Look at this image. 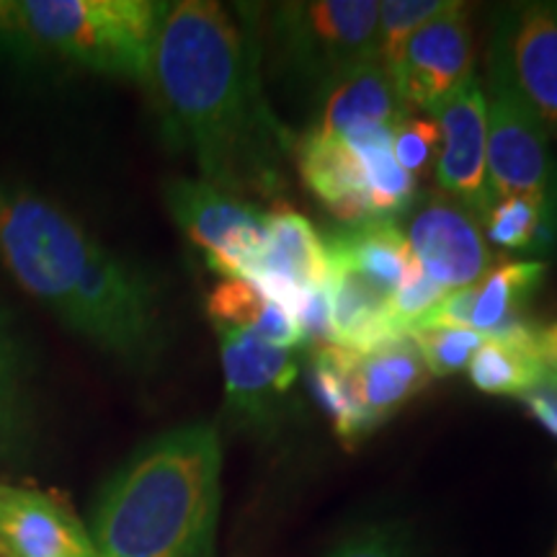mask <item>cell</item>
<instances>
[{
  "mask_svg": "<svg viewBox=\"0 0 557 557\" xmlns=\"http://www.w3.org/2000/svg\"><path fill=\"white\" fill-rule=\"evenodd\" d=\"M325 297H329L333 346L357 354H372L393 341L406 338L389 310V295L331 256Z\"/></svg>",
  "mask_w": 557,
  "mask_h": 557,
  "instance_id": "2e32d148",
  "label": "cell"
},
{
  "mask_svg": "<svg viewBox=\"0 0 557 557\" xmlns=\"http://www.w3.org/2000/svg\"><path fill=\"white\" fill-rule=\"evenodd\" d=\"M393 156L410 176H423L438 156V127L434 116H406L393 129Z\"/></svg>",
  "mask_w": 557,
  "mask_h": 557,
  "instance_id": "4dcf8cb0",
  "label": "cell"
},
{
  "mask_svg": "<svg viewBox=\"0 0 557 557\" xmlns=\"http://www.w3.org/2000/svg\"><path fill=\"white\" fill-rule=\"evenodd\" d=\"M292 152L302 184L333 218L346 227L372 220L361 165L344 139L305 129Z\"/></svg>",
  "mask_w": 557,
  "mask_h": 557,
  "instance_id": "e0dca14e",
  "label": "cell"
},
{
  "mask_svg": "<svg viewBox=\"0 0 557 557\" xmlns=\"http://www.w3.org/2000/svg\"><path fill=\"white\" fill-rule=\"evenodd\" d=\"M468 372L470 382L480 393L519 398L542 377L545 367L540 364V359L529 357L524 351L483 338V346L470 359Z\"/></svg>",
  "mask_w": 557,
  "mask_h": 557,
  "instance_id": "484cf974",
  "label": "cell"
},
{
  "mask_svg": "<svg viewBox=\"0 0 557 557\" xmlns=\"http://www.w3.org/2000/svg\"><path fill=\"white\" fill-rule=\"evenodd\" d=\"M329 557H406V547L400 545L398 534L374 527L351 534Z\"/></svg>",
  "mask_w": 557,
  "mask_h": 557,
  "instance_id": "1f68e13d",
  "label": "cell"
},
{
  "mask_svg": "<svg viewBox=\"0 0 557 557\" xmlns=\"http://www.w3.org/2000/svg\"><path fill=\"white\" fill-rule=\"evenodd\" d=\"M37 434L34 359L13 312L0 302V457L29 455Z\"/></svg>",
  "mask_w": 557,
  "mask_h": 557,
  "instance_id": "ac0fdd59",
  "label": "cell"
},
{
  "mask_svg": "<svg viewBox=\"0 0 557 557\" xmlns=\"http://www.w3.org/2000/svg\"><path fill=\"white\" fill-rule=\"evenodd\" d=\"M408 338L416 344L431 377H451L462 372L483 346V336L470 329H431Z\"/></svg>",
  "mask_w": 557,
  "mask_h": 557,
  "instance_id": "4316f807",
  "label": "cell"
},
{
  "mask_svg": "<svg viewBox=\"0 0 557 557\" xmlns=\"http://www.w3.org/2000/svg\"><path fill=\"white\" fill-rule=\"evenodd\" d=\"M553 557H557V545H555V553H553Z\"/></svg>",
  "mask_w": 557,
  "mask_h": 557,
  "instance_id": "836d02e7",
  "label": "cell"
},
{
  "mask_svg": "<svg viewBox=\"0 0 557 557\" xmlns=\"http://www.w3.org/2000/svg\"><path fill=\"white\" fill-rule=\"evenodd\" d=\"M341 139L361 165L372 220L398 222L416 205V178L403 171L393 156V129L367 124Z\"/></svg>",
  "mask_w": 557,
  "mask_h": 557,
  "instance_id": "7402d4cb",
  "label": "cell"
},
{
  "mask_svg": "<svg viewBox=\"0 0 557 557\" xmlns=\"http://www.w3.org/2000/svg\"><path fill=\"white\" fill-rule=\"evenodd\" d=\"M438 127L436 178L444 194L470 207L480 220L487 194V101L480 78H470L429 111Z\"/></svg>",
  "mask_w": 557,
  "mask_h": 557,
  "instance_id": "4fadbf2b",
  "label": "cell"
},
{
  "mask_svg": "<svg viewBox=\"0 0 557 557\" xmlns=\"http://www.w3.org/2000/svg\"><path fill=\"white\" fill-rule=\"evenodd\" d=\"M487 65L504 75L547 137H557V0L498 9Z\"/></svg>",
  "mask_w": 557,
  "mask_h": 557,
  "instance_id": "52a82bcc",
  "label": "cell"
},
{
  "mask_svg": "<svg viewBox=\"0 0 557 557\" xmlns=\"http://www.w3.org/2000/svg\"><path fill=\"white\" fill-rule=\"evenodd\" d=\"M0 267L67 331L132 372H150L163 357L169 331L156 282L18 178H0Z\"/></svg>",
  "mask_w": 557,
  "mask_h": 557,
  "instance_id": "7a4b0ae2",
  "label": "cell"
},
{
  "mask_svg": "<svg viewBox=\"0 0 557 557\" xmlns=\"http://www.w3.org/2000/svg\"><path fill=\"white\" fill-rule=\"evenodd\" d=\"M50 54L34 37L21 0H0V65L16 73H41Z\"/></svg>",
  "mask_w": 557,
  "mask_h": 557,
  "instance_id": "f1b7e54d",
  "label": "cell"
},
{
  "mask_svg": "<svg viewBox=\"0 0 557 557\" xmlns=\"http://www.w3.org/2000/svg\"><path fill=\"white\" fill-rule=\"evenodd\" d=\"M487 194L498 199L540 194L557 199L549 137L496 67L487 65Z\"/></svg>",
  "mask_w": 557,
  "mask_h": 557,
  "instance_id": "ba28073f",
  "label": "cell"
},
{
  "mask_svg": "<svg viewBox=\"0 0 557 557\" xmlns=\"http://www.w3.org/2000/svg\"><path fill=\"white\" fill-rule=\"evenodd\" d=\"M444 295H447V292L438 287L413 256V259L408 261V269L406 274H403L400 284L395 287L393 297H389V310H393V318L395 323H398L403 336L408 338L410 329H413L418 320L426 315L431 308H436L444 299Z\"/></svg>",
  "mask_w": 557,
  "mask_h": 557,
  "instance_id": "f546056e",
  "label": "cell"
},
{
  "mask_svg": "<svg viewBox=\"0 0 557 557\" xmlns=\"http://www.w3.org/2000/svg\"><path fill=\"white\" fill-rule=\"evenodd\" d=\"M361 354L341 346H315L310 354V389L318 406L331 418L333 434L346 449H357L374 434L359 385Z\"/></svg>",
  "mask_w": 557,
  "mask_h": 557,
  "instance_id": "d6986e66",
  "label": "cell"
},
{
  "mask_svg": "<svg viewBox=\"0 0 557 557\" xmlns=\"http://www.w3.org/2000/svg\"><path fill=\"white\" fill-rule=\"evenodd\" d=\"M165 207L220 278H243L267 246V212L201 178H171Z\"/></svg>",
  "mask_w": 557,
  "mask_h": 557,
  "instance_id": "8992f818",
  "label": "cell"
},
{
  "mask_svg": "<svg viewBox=\"0 0 557 557\" xmlns=\"http://www.w3.org/2000/svg\"><path fill=\"white\" fill-rule=\"evenodd\" d=\"M377 26L374 0H297L269 5L253 34L276 73L315 94L344 70L380 58Z\"/></svg>",
  "mask_w": 557,
  "mask_h": 557,
  "instance_id": "5b68a950",
  "label": "cell"
},
{
  "mask_svg": "<svg viewBox=\"0 0 557 557\" xmlns=\"http://www.w3.org/2000/svg\"><path fill=\"white\" fill-rule=\"evenodd\" d=\"M451 0H387L380 3V60L389 67L413 32L447 11Z\"/></svg>",
  "mask_w": 557,
  "mask_h": 557,
  "instance_id": "83f0119b",
  "label": "cell"
},
{
  "mask_svg": "<svg viewBox=\"0 0 557 557\" xmlns=\"http://www.w3.org/2000/svg\"><path fill=\"white\" fill-rule=\"evenodd\" d=\"M521 406L549 436L557 438V372H542V377L519 395Z\"/></svg>",
  "mask_w": 557,
  "mask_h": 557,
  "instance_id": "d6a6232c",
  "label": "cell"
},
{
  "mask_svg": "<svg viewBox=\"0 0 557 557\" xmlns=\"http://www.w3.org/2000/svg\"><path fill=\"white\" fill-rule=\"evenodd\" d=\"M431 374L410 338H398L372 354H361L359 385L374 431L423 393Z\"/></svg>",
  "mask_w": 557,
  "mask_h": 557,
  "instance_id": "ffe728a7",
  "label": "cell"
},
{
  "mask_svg": "<svg viewBox=\"0 0 557 557\" xmlns=\"http://www.w3.org/2000/svg\"><path fill=\"white\" fill-rule=\"evenodd\" d=\"M0 557H101L73 508L37 487L0 483Z\"/></svg>",
  "mask_w": 557,
  "mask_h": 557,
  "instance_id": "5bb4252c",
  "label": "cell"
},
{
  "mask_svg": "<svg viewBox=\"0 0 557 557\" xmlns=\"http://www.w3.org/2000/svg\"><path fill=\"white\" fill-rule=\"evenodd\" d=\"M246 282L297 320L308 299L325 287L329 256L312 222L284 201L267 212V246L246 271Z\"/></svg>",
  "mask_w": 557,
  "mask_h": 557,
  "instance_id": "7c38bea8",
  "label": "cell"
},
{
  "mask_svg": "<svg viewBox=\"0 0 557 557\" xmlns=\"http://www.w3.org/2000/svg\"><path fill=\"white\" fill-rule=\"evenodd\" d=\"M545 261H500L487 269L483 284H478L470 329L485 336L504 320L521 315L529 299L545 282Z\"/></svg>",
  "mask_w": 557,
  "mask_h": 557,
  "instance_id": "d4e9b609",
  "label": "cell"
},
{
  "mask_svg": "<svg viewBox=\"0 0 557 557\" xmlns=\"http://www.w3.org/2000/svg\"><path fill=\"white\" fill-rule=\"evenodd\" d=\"M222 438L214 423L171 429L103 485L90 524L101 557H214Z\"/></svg>",
  "mask_w": 557,
  "mask_h": 557,
  "instance_id": "3957f363",
  "label": "cell"
},
{
  "mask_svg": "<svg viewBox=\"0 0 557 557\" xmlns=\"http://www.w3.org/2000/svg\"><path fill=\"white\" fill-rule=\"evenodd\" d=\"M485 238L506 250L542 256L555 243L557 199L540 194L498 199L485 214Z\"/></svg>",
  "mask_w": 557,
  "mask_h": 557,
  "instance_id": "cb8c5ba5",
  "label": "cell"
},
{
  "mask_svg": "<svg viewBox=\"0 0 557 557\" xmlns=\"http://www.w3.org/2000/svg\"><path fill=\"white\" fill-rule=\"evenodd\" d=\"M207 315L212 325L246 331L271 346L295 351L305 344V333L297 320L263 297L246 278H220L207 297Z\"/></svg>",
  "mask_w": 557,
  "mask_h": 557,
  "instance_id": "603a6c76",
  "label": "cell"
},
{
  "mask_svg": "<svg viewBox=\"0 0 557 557\" xmlns=\"http://www.w3.org/2000/svg\"><path fill=\"white\" fill-rule=\"evenodd\" d=\"M212 329L220 341L227 413L250 429H274L299 374L295 351L227 325Z\"/></svg>",
  "mask_w": 557,
  "mask_h": 557,
  "instance_id": "8fae6325",
  "label": "cell"
},
{
  "mask_svg": "<svg viewBox=\"0 0 557 557\" xmlns=\"http://www.w3.org/2000/svg\"><path fill=\"white\" fill-rule=\"evenodd\" d=\"M403 233L410 253L444 292L475 287L493 263L478 214L444 191L418 201Z\"/></svg>",
  "mask_w": 557,
  "mask_h": 557,
  "instance_id": "30bf717a",
  "label": "cell"
},
{
  "mask_svg": "<svg viewBox=\"0 0 557 557\" xmlns=\"http://www.w3.org/2000/svg\"><path fill=\"white\" fill-rule=\"evenodd\" d=\"M475 67V39L472 21L465 3L451 0L447 11L413 32L393 65L395 86L410 114L416 109L429 111L465 86Z\"/></svg>",
  "mask_w": 557,
  "mask_h": 557,
  "instance_id": "9c48e42d",
  "label": "cell"
},
{
  "mask_svg": "<svg viewBox=\"0 0 557 557\" xmlns=\"http://www.w3.org/2000/svg\"><path fill=\"white\" fill-rule=\"evenodd\" d=\"M406 116L410 111L400 99L393 73L377 58L344 70L312 94L308 132L344 137L367 124L395 129Z\"/></svg>",
  "mask_w": 557,
  "mask_h": 557,
  "instance_id": "9a60e30c",
  "label": "cell"
},
{
  "mask_svg": "<svg viewBox=\"0 0 557 557\" xmlns=\"http://www.w3.org/2000/svg\"><path fill=\"white\" fill-rule=\"evenodd\" d=\"M323 243L331 259L344 261L389 297L406 274L408 261L413 259L406 233L398 222L389 220H369L354 227H341Z\"/></svg>",
  "mask_w": 557,
  "mask_h": 557,
  "instance_id": "44dd1931",
  "label": "cell"
},
{
  "mask_svg": "<svg viewBox=\"0 0 557 557\" xmlns=\"http://www.w3.org/2000/svg\"><path fill=\"white\" fill-rule=\"evenodd\" d=\"M145 86L163 135L201 181L233 197H278L295 139L271 114L253 29L212 0L163 3Z\"/></svg>",
  "mask_w": 557,
  "mask_h": 557,
  "instance_id": "6da1fadb",
  "label": "cell"
},
{
  "mask_svg": "<svg viewBox=\"0 0 557 557\" xmlns=\"http://www.w3.org/2000/svg\"><path fill=\"white\" fill-rule=\"evenodd\" d=\"M34 37L50 54L88 73L148 81L163 3L156 0H21Z\"/></svg>",
  "mask_w": 557,
  "mask_h": 557,
  "instance_id": "277c9868",
  "label": "cell"
}]
</instances>
